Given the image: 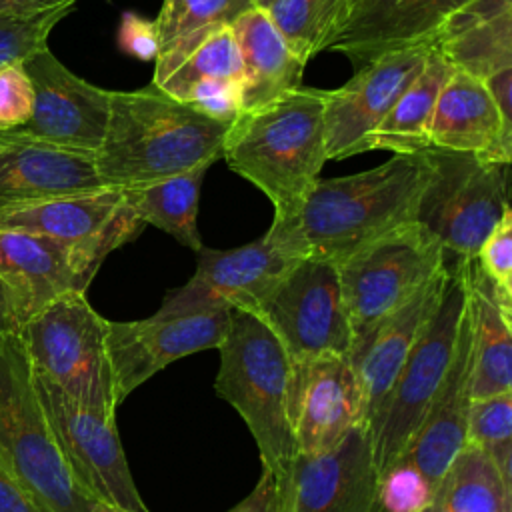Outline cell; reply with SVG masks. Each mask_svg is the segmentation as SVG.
I'll return each mask as SVG.
<instances>
[{"label":"cell","mask_w":512,"mask_h":512,"mask_svg":"<svg viewBox=\"0 0 512 512\" xmlns=\"http://www.w3.org/2000/svg\"><path fill=\"white\" fill-rule=\"evenodd\" d=\"M288 410L296 452L318 454L364 422L362 390L348 356L322 354L292 366Z\"/></svg>","instance_id":"18"},{"label":"cell","mask_w":512,"mask_h":512,"mask_svg":"<svg viewBox=\"0 0 512 512\" xmlns=\"http://www.w3.org/2000/svg\"><path fill=\"white\" fill-rule=\"evenodd\" d=\"M96 270L70 244L22 230H0V282L20 328L68 292H84Z\"/></svg>","instance_id":"20"},{"label":"cell","mask_w":512,"mask_h":512,"mask_svg":"<svg viewBox=\"0 0 512 512\" xmlns=\"http://www.w3.org/2000/svg\"><path fill=\"white\" fill-rule=\"evenodd\" d=\"M502 120L512 124V68H504L484 80Z\"/></svg>","instance_id":"42"},{"label":"cell","mask_w":512,"mask_h":512,"mask_svg":"<svg viewBox=\"0 0 512 512\" xmlns=\"http://www.w3.org/2000/svg\"><path fill=\"white\" fill-rule=\"evenodd\" d=\"M430 46L420 44L386 52L358 68L344 86L326 90V160H344L372 150L376 126L420 74Z\"/></svg>","instance_id":"15"},{"label":"cell","mask_w":512,"mask_h":512,"mask_svg":"<svg viewBox=\"0 0 512 512\" xmlns=\"http://www.w3.org/2000/svg\"><path fill=\"white\" fill-rule=\"evenodd\" d=\"M230 310L144 320H106V350L118 404L168 364L222 344Z\"/></svg>","instance_id":"16"},{"label":"cell","mask_w":512,"mask_h":512,"mask_svg":"<svg viewBox=\"0 0 512 512\" xmlns=\"http://www.w3.org/2000/svg\"><path fill=\"white\" fill-rule=\"evenodd\" d=\"M182 102L224 122H236L242 114L240 84L230 80H200L182 96Z\"/></svg>","instance_id":"38"},{"label":"cell","mask_w":512,"mask_h":512,"mask_svg":"<svg viewBox=\"0 0 512 512\" xmlns=\"http://www.w3.org/2000/svg\"><path fill=\"white\" fill-rule=\"evenodd\" d=\"M0 150V214L36 202L106 188L90 152L6 138Z\"/></svg>","instance_id":"22"},{"label":"cell","mask_w":512,"mask_h":512,"mask_svg":"<svg viewBox=\"0 0 512 512\" xmlns=\"http://www.w3.org/2000/svg\"><path fill=\"white\" fill-rule=\"evenodd\" d=\"M276 510H278L276 480L270 472L262 470L254 490L228 512H276Z\"/></svg>","instance_id":"41"},{"label":"cell","mask_w":512,"mask_h":512,"mask_svg":"<svg viewBox=\"0 0 512 512\" xmlns=\"http://www.w3.org/2000/svg\"><path fill=\"white\" fill-rule=\"evenodd\" d=\"M476 262L492 282L500 308L512 316V210H504L500 222L482 242Z\"/></svg>","instance_id":"36"},{"label":"cell","mask_w":512,"mask_h":512,"mask_svg":"<svg viewBox=\"0 0 512 512\" xmlns=\"http://www.w3.org/2000/svg\"><path fill=\"white\" fill-rule=\"evenodd\" d=\"M22 66L34 88L32 116L24 126L2 136L96 154L104 142L112 90L76 76L48 46Z\"/></svg>","instance_id":"12"},{"label":"cell","mask_w":512,"mask_h":512,"mask_svg":"<svg viewBox=\"0 0 512 512\" xmlns=\"http://www.w3.org/2000/svg\"><path fill=\"white\" fill-rule=\"evenodd\" d=\"M376 468L366 424L318 454L296 452L276 480V512H376Z\"/></svg>","instance_id":"14"},{"label":"cell","mask_w":512,"mask_h":512,"mask_svg":"<svg viewBox=\"0 0 512 512\" xmlns=\"http://www.w3.org/2000/svg\"><path fill=\"white\" fill-rule=\"evenodd\" d=\"M470 0H346V12L324 50L348 56L354 68L400 48L434 44Z\"/></svg>","instance_id":"19"},{"label":"cell","mask_w":512,"mask_h":512,"mask_svg":"<svg viewBox=\"0 0 512 512\" xmlns=\"http://www.w3.org/2000/svg\"><path fill=\"white\" fill-rule=\"evenodd\" d=\"M434 44L452 68L480 80L512 68V2L470 0L448 20Z\"/></svg>","instance_id":"27"},{"label":"cell","mask_w":512,"mask_h":512,"mask_svg":"<svg viewBox=\"0 0 512 512\" xmlns=\"http://www.w3.org/2000/svg\"><path fill=\"white\" fill-rule=\"evenodd\" d=\"M70 4L76 0H0V14H30Z\"/></svg>","instance_id":"43"},{"label":"cell","mask_w":512,"mask_h":512,"mask_svg":"<svg viewBox=\"0 0 512 512\" xmlns=\"http://www.w3.org/2000/svg\"><path fill=\"white\" fill-rule=\"evenodd\" d=\"M444 260L440 242L414 220L368 242L336 264L352 332L348 358L386 316L444 266Z\"/></svg>","instance_id":"8"},{"label":"cell","mask_w":512,"mask_h":512,"mask_svg":"<svg viewBox=\"0 0 512 512\" xmlns=\"http://www.w3.org/2000/svg\"><path fill=\"white\" fill-rule=\"evenodd\" d=\"M200 80H230L242 84V60L230 26L206 36L158 88L182 100Z\"/></svg>","instance_id":"33"},{"label":"cell","mask_w":512,"mask_h":512,"mask_svg":"<svg viewBox=\"0 0 512 512\" xmlns=\"http://www.w3.org/2000/svg\"><path fill=\"white\" fill-rule=\"evenodd\" d=\"M266 12L290 50L306 64L326 48L346 12V0H272Z\"/></svg>","instance_id":"32"},{"label":"cell","mask_w":512,"mask_h":512,"mask_svg":"<svg viewBox=\"0 0 512 512\" xmlns=\"http://www.w3.org/2000/svg\"><path fill=\"white\" fill-rule=\"evenodd\" d=\"M432 174L420 196L416 222L456 260L476 258L482 242L510 206L506 168L468 152L424 150Z\"/></svg>","instance_id":"9"},{"label":"cell","mask_w":512,"mask_h":512,"mask_svg":"<svg viewBox=\"0 0 512 512\" xmlns=\"http://www.w3.org/2000/svg\"><path fill=\"white\" fill-rule=\"evenodd\" d=\"M142 226L118 188L60 196L0 214V230H22L70 244L96 272L104 258L132 240Z\"/></svg>","instance_id":"17"},{"label":"cell","mask_w":512,"mask_h":512,"mask_svg":"<svg viewBox=\"0 0 512 512\" xmlns=\"http://www.w3.org/2000/svg\"><path fill=\"white\" fill-rule=\"evenodd\" d=\"M92 512H128V510H122V508H116V506H108V504L96 502V506H94Z\"/></svg>","instance_id":"45"},{"label":"cell","mask_w":512,"mask_h":512,"mask_svg":"<svg viewBox=\"0 0 512 512\" xmlns=\"http://www.w3.org/2000/svg\"><path fill=\"white\" fill-rule=\"evenodd\" d=\"M458 266L470 322V400L512 392V316L500 308L496 290L476 258L458 260Z\"/></svg>","instance_id":"25"},{"label":"cell","mask_w":512,"mask_h":512,"mask_svg":"<svg viewBox=\"0 0 512 512\" xmlns=\"http://www.w3.org/2000/svg\"><path fill=\"white\" fill-rule=\"evenodd\" d=\"M234 122L216 120L150 84L110 92V116L96 170L106 188H130L222 158Z\"/></svg>","instance_id":"2"},{"label":"cell","mask_w":512,"mask_h":512,"mask_svg":"<svg viewBox=\"0 0 512 512\" xmlns=\"http://www.w3.org/2000/svg\"><path fill=\"white\" fill-rule=\"evenodd\" d=\"M34 108V88L22 62L0 68V134L24 126Z\"/></svg>","instance_id":"37"},{"label":"cell","mask_w":512,"mask_h":512,"mask_svg":"<svg viewBox=\"0 0 512 512\" xmlns=\"http://www.w3.org/2000/svg\"><path fill=\"white\" fill-rule=\"evenodd\" d=\"M432 512H512V482L480 448L464 444L444 472Z\"/></svg>","instance_id":"31"},{"label":"cell","mask_w":512,"mask_h":512,"mask_svg":"<svg viewBox=\"0 0 512 512\" xmlns=\"http://www.w3.org/2000/svg\"><path fill=\"white\" fill-rule=\"evenodd\" d=\"M300 260L266 234L232 250L200 248L192 278L170 290L156 316H190L220 310H254L270 288Z\"/></svg>","instance_id":"13"},{"label":"cell","mask_w":512,"mask_h":512,"mask_svg":"<svg viewBox=\"0 0 512 512\" xmlns=\"http://www.w3.org/2000/svg\"><path fill=\"white\" fill-rule=\"evenodd\" d=\"M326 90L298 86L274 102L242 112L232 124L222 158L260 188L274 206L268 230L294 224L326 162Z\"/></svg>","instance_id":"3"},{"label":"cell","mask_w":512,"mask_h":512,"mask_svg":"<svg viewBox=\"0 0 512 512\" xmlns=\"http://www.w3.org/2000/svg\"><path fill=\"white\" fill-rule=\"evenodd\" d=\"M252 8L254 0H164L154 20L158 56L152 84L160 86L206 36Z\"/></svg>","instance_id":"28"},{"label":"cell","mask_w":512,"mask_h":512,"mask_svg":"<svg viewBox=\"0 0 512 512\" xmlns=\"http://www.w3.org/2000/svg\"><path fill=\"white\" fill-rule=\"evenodd\" d=\"M72 10L74 4L30 14H0V68L26 62L32 54L46 48L54 26Z\"/></svg>","instance_id":"35"},{"label":"cell","mask_w":512,"mask_h":512,"mask_svg":"<svg viewBox=\"0 0 512 512\" xmlns=\"http://www.w3.org/2000/svg\"><path fill=\"white\" fill-rule=\"evenodd\" d=\"M210 166L200 164L164 180L122 188V198L144 224L164 230L186 248L198 252L204 248L196 224L200 186Z\"/></svg>","instance_id":"30"},{"label":"cell","mask_w":512,"mask_h":512,"mask_svg":"<svg viewBox=\"0 0 512 512\" xmlns=\"http://www.w3.org/2000/svg\"><path fill=\"white\" fill-rule=\"evenodd\" d=\"M214 390L246 422L262 470L278 480L296 454L288 392L290 360L272 330L252 312L232 308Z\"/></svg>","instance_id":"4"},{"label":"cell","mask_w":512,"mask_h":512,"mask_svg":"<svg viewBox=\"0 0 512 512\" xmlns=\"http://www.w3.org/2000/svg\"><path fill=\"white\" fill-rule=\"evenodd\" d=\"M466 444L484 450L512 482V392L470 400Z\"/></svg>","instance_id":"34"},{"label":"cell","mask_w":512,"mask_h":512,"mask_svg":"<svg viewBox=\"0 0 512 512\" xmlns=\"http://www.w3.org/2000/svg\"><path fill=\"white\" fill-rule=\"evenodd\" d=\"M250 312L278 338L290 366L322 354H350L352 332L338 268L330 260H296Z\"/></svg>","instance_id":"10"},{"label":"cell","mask_w":512,"mask_h":512,"mask_svg":"<svg viewBox=\"0 0 512 512\" xmlns=\"http://www.w3.org/2000/svg\"><path fill=\"white\" fill-rule=\"evenodd\" d=\"M432 148L468 152L484 162L508 166L512 158V124H506L484 80L452 68L428 128Z\"/></svg>","instance_id":"23"},{"label":"cell","mask_w":512,"mask_h":512,"mask_svg":"<svg viewBox=\"0 0 512 512\" xmlns=\"http://www.w3.org/2000/svg\"><path fill=\"white\" fill-rule=\"evenodd\" d=\"M20 330V320L16 316V310L12 306V300L0 282V338L6 334H14Z\"/></svg>","instance_id":"44"},{"label":"cell","mask_w":512,"mask_h":512,"mask_svg":"<svg viewBox=\"0 0 512 512\" xmlns=\"http://www.w3.org/2000/svg\"><path fill=\"white\" fill-rule=\"evenodd\" d=\"M0 460L48 512L94 510L54 440L18 332L0 338Z\"/></svg>","instance_id":"5"},{"label":"cell","mask_w":512,"mask_h":512,"mask_svg":"<svg viewBox=\"0 0 512 512\" xmlns=\"http://www.w3.org/2000/svg\"><path fill=\"white\" fill-rule=\"evenodd\" d=\"M18 336L36 376L88 408L116 414L106 318L90 306L84 292L56 298L26 320Z\"/></svg>","instance_id":"6"},{"label":"cell","mask_w":512,"mask_h":512,"mask_svg":"<svg viewBox=\"0 0 512 512\" xmlns=\"http://www.w3.org/2000/svg\"><path fill=\"white\" fill-rule=\"evenodd\" d=\"M430 174L426 152H418L392 154L358 174L318 178L294 224L266 236L294 256L338 264L386 232L414 222Z\"/></svg>","instance_id":"1"},{"label":"cell","mask_w":512,"mask_h":512,"mask_svg":"<svg viewBox=\"0 0 512 512\" xmlns=\"http://www.w3.org/2000/svg\"><path fill=\"white\" fill-rule=\"evenodd\" d=\"M34 380L54 440L78 486L96 502L150 512L128 468L116 414L88 408L36 374Z\"/></svg>","instance_id":"11"},{"label":"cell","mask_w":512,"mask_h":512,"mask_svg":"<svg viewBox=\"0 0 512 512\" xmlns=\"http://www.w3.org/2000/svg\"><path fill=\"white\" fill-rule=\"evenodd\" d=\"M452 66L436 44L430 46L420 74L402 92L386 118L372 134V150H390L392 154H418L430 148L428 128L436 108L438 94L450 76Z\"/></svg>","instance_id":"29"},{"label":"cell","mask_w":512,"mask_h":512,"mask_svg":"<svg viewBox=\"0 0 512 512\" xmlns=\"http://www.w3.org/2000/svg\"><path fill=\"white\" fill-rule=\"evenodd\" d=\"M470 322L464 312L458 326L454 356L444 374V380L404 454L396 464H402L420 474V478L436 492L444 472L466 444V420L470 406Z\"/></svg>","instance_id":"21"},{"label":"cell","mask_w":512,"mask_h":512,"mask_svg":"<svg viewBox=\"0 0 512 512\" xmlns=\"http://www.w3.org/2000/svg\"><path fill=\"white\" fill-rule=\"evenodd\" d=\"M118 46L124 54L150 62L158 56V36L154 20H148L136 12L126 10L118 26Z\"/></svg>","instance_id":"39"},{"label":"cell","mask_w":512,"mask_h":512,"mask_svg":"<svg viewBox=\"0 0 512 512\" xmlns=\"http://www.w3.org/2000/svg\"><path fill=\"white\" fill-rule=\"evenodd\" d=\"M446 266L450 274L440 302L420 330L376 416L366 426L372 442L376 478L388 472L404 454L454 356L458 326L466 304V286L458 260L446 258Z\"/></svg>","instance_id":"7"},{"label":"cell","mask_w":512,"mask_h":512,"mask_svg":"<svg viewBox=\"0 0 512 512\" xmlns=\"http://www.w3.org/2000/svg\"><path fill=\"white\" fill-rule=\"evenodd\" d=\"M0 512H48L0 460Z\"/></svg>","instance_id":"40"},{"label":"cell","mask_w":512,"mask_h":512,"mask_svg":"<svg viewBox=\"0 0 512 512\" xmlns=\"http://www.w3.org/2000/svg\"><path fill=\"white\" fill-rule=\"evenodd\" d=\"M420 512H432V508L428 506V508H424V510H420Z\"/></svg>","instance_id":"48"},{"label":"cell","mask_w":512,"mask_h":512,"mask_svg":"<svg viewBox=\"0 0 512 512\" xmlns=\"http://www.w3.org/2000/svg\"><path fill=\"white\" fill-rule=\"evenodd\" d=\"M270 2H272V0H254V4H256L258 8H264V10L268 8V4H270Z\"/></svg>","instance_id":"46"},{"label":"cell","mask_w":512,"mask_h":512,"mask_svg":"<svg viewBox=\"0 0 512 512\" xmlns=\"http://www.w3.org/2000/svg\"><path fill=\"white\" fill-rule=\"evenodd\" d=\"M242 60V112L262 108L302 86L304 62L290 50L264 8H252L232 22Z\"/></svg>","instance_id":"26"},{"label":"cell","mask_w":512,"mask_h":512,"mask_svg":"<svg viewBox=\"0 0 512 512\" xmlns=\"http://www.w3.org/2000/svg\"><path fill=\"white\" fill-rule=\"evenodd\" d=\"M448 274L450 270L444 260V266L400 308L386 316L368 336V340L350 356L362 390L366 426L376 416L420 330L438 306Z\"/></svg>","instance_id":"24"},{"label":"cell","mask_w":512,"mask_h":512,"mask_svg":"<svg viewBox=\"0 0 512 512\" xmlns=\"http://www.w3.org/2000/svg\"><path fill=\"white\" fill-rule=\"evenodd\" d=\"M4 146H6V142H4V140H2V138H0V150H2V148H4Z\"/></svg>","instance_id":"47"}]
</instances>
